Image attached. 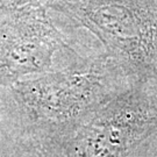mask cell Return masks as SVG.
I'll return each mask as SVG.
<instances>
[{"instance_id":"1","label":"cell","mask_w":157,"mask_h":157,"mask_svg":"<svg viewBox=\"0 0 157 157\" xmlns=\"http://www.w3.org/2000/svg\"><path fill=\"white\" fill-rule=\"evenodd\" d=\"M155 132L157 104L142 91H127L83 119L69 157H128Z\"/></svg>"},{"instance_id":"3","label":"cell","mask_w":157,"mask_h":157,"mask_svg":"<svg viewBox=\"0 0 157 157\" xmlns=\"http://www.w3.org/2000/svg\"><path fill=\"white\" fill-rule=\"evenodd\" d=\"M61 40L49 30L25 29L0 40V85L15 84L32 73L50 69Z\"/></svg>"},{"instance_id":"2","label":"cell","mask_w":157,"mask_h":157,"mask_svg":"<svg viewBox=\"0 0 157 157\" xmlns=\"http://www.w3.org/2000/svg\"><path fill=\"white\" fill-rule=\"evenodd\" d=\"M104 77L98 70L48 75L15 83L23 104L41 119L67 122L86 117L102 105Z\"/></svg>"}]
</instances>
